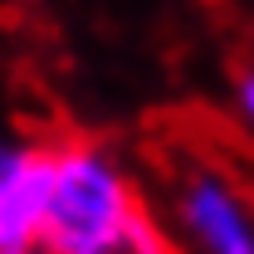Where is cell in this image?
<instances>
[{"label": "cell", "mask_w": 254, "mask_h": 254, "mask_svg": "<svg viewBox=\"0 0 254 254\" xmlns=\"http://www.w3.org/2000/svg\"><path fill=\"white\" fill-rule=\"evenodd\" d=\"M49 254H186L176 230L157 220L123 157L93 137H49Z\"/></svg>", "instance_id": "1"}, {"label": "cell", "mask_w": 254, "mask_h": 254, "mask_svg": "<svg viewBox=\"0 0 254 254\" xmlns=\"http://www.w3.org/2000/svg\"><path fill=\"white\" fill-rule=\"evenodd\" d=\"M171 220L186 254H254V181L220 161H186L171 176Z\"/></svg>", "instance_id": "2"}, {"label": "cell", "mask_w": 254, "mask_h": 254, "mask_svg": "<svg viewBox=\"0 0 254 254\" xmlns=\"http://www.w3.org/2000/svg\"><path fill=\"white\" fill-rule=\"evenodd\" d=\"M49 137L0 142V254L39 250L49 205Z\"/></svg>", "instance_id": "3"}, {"label": "cell", "mask_w": 254, "mask_h": 254, "mask_svg": "<svg viewBox=\"0 0 254 254\" xmlns=\"http://www.w3.org/2000/svg\"><path fill=\"white\" fill-rule=\"evenodd\" d=\"M235 108H240V118H245V127L254 132V59L235 68Z\"/></svg>", "instance_id": "4"}, {"label": "cell", "mask_w": 254, "mask_h": 254, "mask_svg": "<svg viewBox=\"0 0 254 254\" xmlns=\"http://www.w3.org/2000/svg\"><path fill=\"white\" fill-rule=\"evenodd\" d=\"M25 254H49V250H44V245H39V250H25Z\"/></svg>", "instance_id": "5"}]
</instances>
